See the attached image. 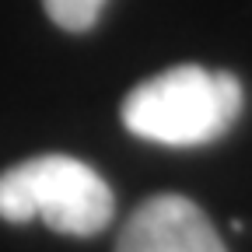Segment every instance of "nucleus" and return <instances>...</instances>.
I'll list each match as a JSON object with an SVG mask.
<instances>
[{"instance_id":"obj_1","label":"nucleus","mask_w":252,"mask_h":252,"mask_svg":"<svg viewBox=\"0 0 252 252\" xmlns=\"http://www.w3.org/2000/svg\"><path fill=\"white\" fill-rule=\"evenodd\" d=\"M242 84L224 70L182 63L140 81L123 102V126L165 147H200L231 130L242 112Z\"/></svg>"},{"instance_id":"obj_2","label":"nucleus","mask_w":252,"mask_h":252,"mask_svg":"<svg viewBox=\"0 0 252 252\" xmlns=\"http://www.w3.org/2000/svg\"><path fill=\"white\" fill-rule=\"evenodd\" d=\"M109 182L70 154H39L0 172V217L11 224L42 220L63 235H98L112 220Z\"/></svg>"},{"instance_id":"obj_4","label":"nucleus","mask_w":252,"mask_h":252,"mask_svg":"<svg viewBox=\"0 0 252 252\" xmlns=\"http://www.w3.org/2000/svg\"><path fill=\"white\" fill-rule=\"evenodd\" d=\"M46 14L67 32H88L98 21L105 0H42Z\"/></svg>"},{"instance_id":"obj_3","label":"nucleus","mask_w":252,"mask_h":252,"mask_svg":"<svg viewBox=\"0 0 252 252\" xmlns=\"http://www.w3.org/2000/svg\"><path fill=\"white\" fill-rule=\"evenodd\" d=\"M116 252H228L210 217L179 193L147 196L116 238Z\"/></svg>"}]
</instances>
